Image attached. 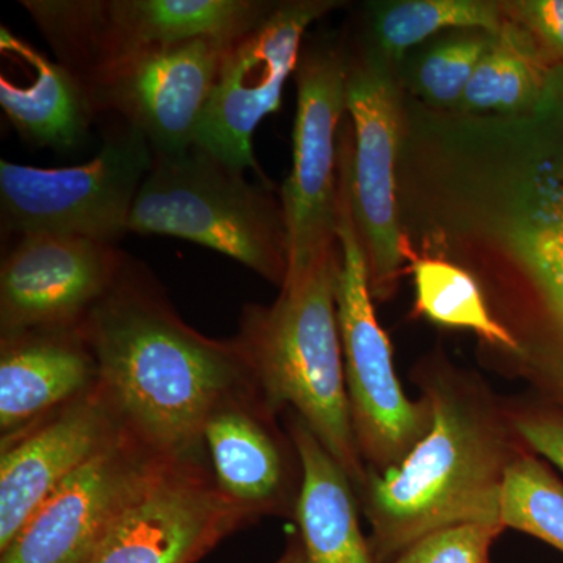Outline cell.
<instances>
[{
	"mask_svg": "<svg viewBox=\"0 0 563 563\" xmlns=\"http://www.w3.org/2000/svg\"><path fill=\"white\" fill-rule=\"evenodd\" d=\"M296 70L298 113L292 133V166L282 190L288 240L287 276L306 272L340 251L335 135L346 111L350 73L333 51L303 55Z\"/></svg>",
	"mask_w": 563,
	"mask_h": 563,
	"instance_id": "9",
	"label": "cell"
},
{
	"mask_svg": "<svg viewBox=\"0 0 563 563\" xmlns=\"http://www.w3.org/2000/svg\"><path fill=\"white\" fill-rule=\"evenodd\" d=\"M346 111L354 124L352 213L368 258L372 292L384 298L395 290L406 257L396 196L401 106L395 84L374 66L350 70Z\"/></svg>",
	"mask_w": 563,
	"mask_h": 563,
	"instance_id": "13",
	"label": "cell"
},
{
	"mask_svg": "<svg viewBox=\"0 0 563 563\" xmlns=\"http://www.w3.org/2000/svg\"><path fill=\"white\" fill-rule=\"evenodd\" d=\"M251 520L202 461H173L129 504L90 563H195Z\"/></svg>",
	"mask_w": 563,
	"mask_h": 563,
	"instance_id": "12",
	"label": "cell"
},
{
	"mask_svg": "<svg viewBox=\"0 0 563 563\" xmlns=\"http://www.w3.org/2000/svg\"><path fill=\"white\" fill-rule=\"evenodd\" d=\"M80 84L103 66L192 40L233 43L276 5L257 0H22Z\"/></svg>",
	"mask_w": 563,
	"mask_h": 563,
	"instance_id": "6",
	"label": "cell"
},
{
	"mask_svg": "<svg viewBox=\"0 0 563 563\" xmlns=\"http://www.w3.org/2000/svg\"><path fill=\"white\" fill-rule=\"evenodd\" d=\"M290 433L302 473L296 518L310 561L376 563L358 523L350 477L301 418H292Z\"/></svg>",
	"mask_w": 563,
	"mask_h": 563,
	"instance_id": "19",
	"label": "cell"
},
{
	"mask_svg": "<svg viewBox=\"0 0 563 563\" xmlns=\"http://www.w3.org/2000/svg\"><path fill=\"white\" fill-rule=\"evenodd\" d=\"M124 263L114 244L35 233L18 239L0 268L2 336L79 325Z\"/></svg>",
	"mask_w": 563,
	"mask_h": 563,
	"instance_id": "14",
	"label": "cell"
},
{
	"mask_svg": "<svg viewBox=\"0 0 563 563\" xmlns=\"http://www.w3.org/2000/svg\"><path fill=\"white\" fill-rule=\"evenodd\" d=\"M169 462L125 432L41 504L0 563H90L129 504Z\"/></svg>",
	"mask_w": 563,
	"mask_h": 563,
	"instance_id": "11",
	"label": "cell"
},
{
	"mask_svg": "<svg viewBox=\"0 0 563 563\" xmlns=\"http://www.w3.org/2000/svg\"><path fill=\"white\" fill-rule=\"evenodd\" d=\"M514 18L563 58V0L515 2Z\"/></svg>",
	"mask_w": 563,
	"mask_h": 563,
	"instance_id": "27",
	"label": "cell"
},
{
	"mask_svg": "<svg viewBox=\"0 0 563 563\" xmlns=\"http://www.w3.org/2000/svg\"><path fill=\"white\" fill-rule=\"evenodd\" d=\"M129 232L201 244L280 287L287 276L282 206L243 172L196 146L154 154L133 202Z\"/></svg>",
	"mask_w": 563,
	"mask_h": 563,
	"instance_id": "4",
	"label": "cell"
},
{
	"mask_svg": "<svg viewBox=\"0 0 563 563\" xmlns=\"http://www.w3.org/2000/svg\"><path fill=\"white\" fill-rule=\"evenodd\" d=\"M431 431L402 462L368 473L362 488L376 563H391L424 537L470 523H501L509 459L483 415L450 388H433Z\"/></svg>",
	"mask_w": 563,
	"mask_h": 563,
	"instance_id": "3",
	"label": "cell"
},
{
	"mask_svg": "<svg viewBox=\"0 0 563 563\" xmlns=\"http://www.w3.org/2000/svg\"><path fill=\"white\" fill-rule=\"evenodd\" d=\"M506 20L498 3L483 0H406L393 3L377 20L380 44L395 55L444 29H484L501 33Z\"/></svg>",
	"mask_w": 563,
	"mask_h": 563,
	"instance_id": "23",
	"label": "cell"
},
{
	"mask_svg": "<svg viewBox=\"0 0 563 563\" xmlns=\"http://www.w3.org/2000/svg\"><path fill=\"white\" fill-rule=\"evenodd\" d=\"M413 276L418 310L429 320L472 329L487 342L520 351L512 333L492 317L472 274L440 258H418L413 263Z\"/></svg>",
	"mask_w": 563,
	"mask_h": 563,
	"instance_id": "22",
	"label": "cell"
},
{
	"mask_svg": "<svg viewBox=\"0 0 563 563\" xmlns=\"http://www.w3.org/2000/svg\"><path fill=\"white\" fill-rule=\"evenodd\" d=\"M517 257L563 320V154L547 163L509 232Z\"/></svg>",
	"mask_w": 563,
	"mask_h": 563,
	"instance_id": "21",
	"label": "cell"
},
{
	"mask_svg": "<svg viewBox=\"0 0 563 563\" xmlns=\"http://www.w3.org/2000/svg\"><path fill=\"white\" fill-rule=\"evenodd\" d=\"M152 163L150 141L128 124L81 165L36 168L0 161L2 231L18 239L54 233L114 244L129 232Z\"/></svg>",
	"mask_w": 563,
	"mask_h": 563,
	"instance_id": "7",
	"label": "cell"
},
{
	"mask_svg": "<svg viewBox=\"0 0 563 563\" xmlns=\"http://www.w3.org/2000/svg\"><path fill=\"white\" fill-rule=\"evenodd\" d=\"M80 324L2 336V440L57 412L99 383L98 362Z\"/></svg>",
	"mask_w": 563,
	"mask_h": 563,
	"instance_id": "16",
	"label": "cell"
},
{
	"mask_svg": "<svg viewBox=\"0 0 563 563\" xmlns=\"http://www.w3.org/2000/svg\"><path fill=\"white\" fill-rule=\"evenodd\" d=\"M276 563H312L306 548H303L301 536L290 540L287 550Z\"/></svg>",
	"mask_w": 563,
	"mask_h": 563,
	"instance_id": "29",
	"label": "cell"
},
{
	"mask_svg": "<svg viewBox=\"0 0 563 563\" xmlns=\"http://www.w3.org/2000/svg\"><path fill=\"white\" fill-rule=\"evenodd\" d=\"M499 523H470L424 537L391 563H488Z\"/></svg>",
	"mask_w": 563,
	"mask_h": 563,
	"instance_id": "26",
	"label": "cell"
},
{
	"mask_svg": "<svg viewBox=\"0 0 563 563\" xmlns=\"http://www.w3.org/2000/svg\"><path fill=\"white\" fill-rule=\"evenodd\" d=\"M518 431L537 453L563 472V417H533L518 421Z\"/></svg>",
	"mask_w": 563,
	"mask_h": 563,
	"instance_id": "28",
	"label": "cell"
},
{
	"mask_svg": "<svg viewBox=\"0 0 563 563\" xmlns=\"http://www.w3.org/2000/svg\"><path fill=\"white\" fill-rule=\"evenodd\" d=\"M352 133L339 140V233L342 266L336 317L342 340L344 384L352 428L362 459L377 468L398 465L431 431L429 399L407 398L393 366L390 342L372 302L369 266L351 202Z\"/></svg>",
	"mask_w": 563,
	"mask_h": 563,
	"instance_id": "5",
	"label": "cell"
},
{
	"mask_svg": "<svg viewBox=\"0 0 563 563\" xmlns=\"http://www.w3.org/2000/svg\"><path fill=\"white\" fill-rule=\"evenodd\" d=\"M490 40L461 38L433 49L418 70V84L426 98L440 106L462 101Z\"/></svg>",
	"mask_w": 563,
	"mask_h": 563,
	"instance_id": "25",
	"label": "cell"
},
{
	"mask_svg": "<svg viewBox=\"0 0 563 563\" xmlns=\"http://www.w3.org/2000/svg\"><path fill=\"white\" fill-rule=\"evenodd\" d=\"M229 44L201 38L141 51L103 66L84 87L96 113L120 114L154 154H179L195 146Z\"/></svg>",
	"mask_w": 563,
	"mask_h": 563,
	"instance_id": "10",
	"label": "cell"
},
{
	"mask_svg": "<svg viewBox=\"0 0 563 563\" xmlns=\"http://www.w3.org/2000/svg\"><path fill=\"white\" fill-rule=\"evenodd\" d=\"M80 325L125 429L169 461H202L211 413L255 390L235 340L209 339L180 320L131 258Z\"/></svg>",
	"mask_w": 563,
	"mask_h": 563,
	"instance_id": "1",
	"label": "cell"
},
{
	"mask_svg": "<svg viewBox=\"0 0 563 563\" xmlns=\"http://www.w3.org/2000/svg\"><path fill=\"white\" fill-rule=\"evenodd\" d=\"M269 415L257 390H247L220 404L203 431L214 483L252 520L279 510L287 495V463Z\"/></svg>",
	"mask_w": 563,
	"mask_h": 563,
	"instance_id": "17",
	"label": "cell"
},
{
	"mask_svg": "<svg viewBox=\"0 0 563 563\" xmlns=\"http://www.w3.org/2000/svg\"><path fill=\"white\" fill-rule=\"evenodd\" d=\"M501 523L563 553V484L533 457L510 461L504 474Z\"/></svg>",
	"mask_w": 563,
	"mask_h": 563,
	"instance_id": "24",
	"label": "cell"
},
{
	"mask_svg": "<svg viewBox=\"0 0 563 563\" xmlns=\"http://www.w3.org/2000/svg\"><path fill=\"white\" fill-rule=\"evenodd\" d=\"M125 432L98 383L57 412L2 440L0 553L52 493Z\"/></svg>",
	"mask_w": 563,
	"mask_h": 563,
	"instance_id": "15",
	"label": "cell"
},
{
	"mask_svg": "<svg viewBox=\"0 0 563 563\" xmlns=\"http://www.w3.org/2000/svg\"><path fill=\"white\" fill-rule=\"evenodd\" d=\"M0 49L24 68V79L13 80L5 73L0 77V106L22 139L55 151L84 144L96 111L79 79L5 27Z\"/></svg>",
	"mask_w": 563,
	"mask_h": 563,
	"instance_id": "18",
	"label": "cell"
},
{
	"mask_svg": "<svg viewBox=\"0 0 563 563\" xmlns=\"http://www.w3.org/2000/svg\"><path fill=\"white\" fill-rule=\"evenodd\" d=\"M335 2H285L242 38L225 47L195 146L233 169L263 177L252 135L263 118L279 110L285 81L298 69L309 25L335 9Z\"/></svg>",
	"mask_w": 563,
	"mask_h": 563,
	"instance_id": "8",
	"label": "cell"
},
{
	"mask_svg": "<svg viewBox=\"0 0 563 563\" xmlns=\"http://www.w3.org/2000/svg\"><path fill=\"white\" fill-rule=\"evenodd\" d=\"M548 69L528 29L506 21L477 63L463 95V106L504 113L537 109L550 91Z\"/></svg>",
	"mask_w": 563,
	"mask_h": 563,
	"instance_id": "20",
	"label": "cell"
},
{
	"mask_svg": "<svg viewBox=\"0 0 563 563\" xmlns=\"http://www.w3.org/2000/svg\"><path fill=\"white\" fill-rule=\"evenodd\" d=\"M342 251L285 277L272 306H246L235 342L269 412L291 407L350 477L366 484L352 428L336 317Z\"/></svg>",
	"mask_w": 563,
	"mask_h": 563,
	"instance_id": "2",
	"label": "cell"
}]
</instances>
